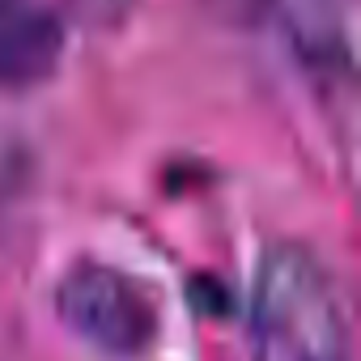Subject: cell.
Returning <instances> with one entry per match:
<instances>
[{"label": "cell", "instance_id": "1", "mask_svg": "<svg viewBox=\"0 0 361 361\" xmlns=\"http://www.w3.org/2000/svg\"><path fill=\"white\" fill-rule=\"evenodd\" d=\"M255 361H348V327L331 272L298 243L264 251L251 298Z\"/></svg>", "mask_w": 361, "mask_h": 361}, {"label": "cell", "instance_id": "2", "mask_svg": "<svg viewBox=\"0 0 361 361\" xmlns=\"http://www.w3.org/2000/svg\"><path fill=\"white\" fill-rule=\"evenodd\" d=\"M60 319L106 357H140L153 348L161 310L145 281L123 268L81 259L56 285Z\"/></svg>", "mask_w": 361, "mask_h": 361}, {"label": "cell", "instance_id": "3", "mask_svg": "<svg viewBox=\"0 0 361 361\" xmlns=\"http://www.w3.org/2000/svg\"><path fill=\"white\" fill-rule=\"evenodd\" d=\"M64 51V22L47 0H0V90L47 81Z\"/></svg>", "mask_w": 361, "mask_h": 361}, {"label": "cell", "instance_id": "4", "mask_svg": "<svg viewBox=\"0 0 361 361\" xmlns=\"http://www.w3.org/2000/svg\"><path fill=\"white\" fill-rule=\"evenodd\" d=\"M18 183H22V153L9 149V145H0V209L13 200Z\"/></svg>", "mask_w": 361, "mask_h": 361}]
</instances>
